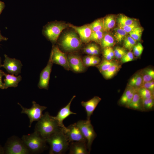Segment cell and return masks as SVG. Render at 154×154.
<instances>
[{
  "instance_id": "cell-18",
  "label": "cell",
  "mask_w": 154,
  "mask_h": 154,
  "mask_svg": "<svg viewBox=\"0 0 154 154\" xmlns=\"http://www.w3.org/2000/svg\"><path fill=\"white\" fill-rule=\"evenodd\" d=\"M4 80V87L7 89L9 87H16L18 86L19 83L22 80V77L19 75L17 76L11 74L5 73Z\"/></svg>"
},
{
  "instance_id": "cell-15",
  "label": "cell",
  "mask_w": 154,
  "mask_h": 154,
  "mask_svg": "<svg viewBox=\"0 0 154 154\" xmlns=\"http://www.w3.org/2000/svg\"><path fill=\"white\" fill-rule=\"evenodd\" d=\"M69 27L74 29L76 32L78 34L82 42L87 43L90 41L92 31L90 24L79 27L69 24Z\"/></svg>"
},
{
  "instance_id": "cell-16",
  "label": "cell",
  "mask_w": 154,
  "mask_h": 154,
  "mask_svg": "<svg viewBox=\"0 0 154 154\" xmlns=\"http://www.w3.org/2000/svg\"><path fill=\"white\" fill-rule=\"evenodd\" d=\"M101 100V98L99 97L95 96L88 101L81 102V105L85 108L86 113L87 120H90L91 115Z\"/></svg>"
},
{
  "instance_id": "cell-47",
  "label": "cell",
  "mask_w": 154,
  "mask_h": 154,
  "mask_svg": "<svg viewBox=\"0 0 154 154\" xmlns=\"http://www.w3.org/2000/svg\"><path fill=\"white\" fill-rule=\"evenodd\" d=\"M127 52L125 49L124 48L120 53L118 54L116 58L117 59H121L126 53Z\"/></svg>"
},
{
  "instance_id": "cell-21",
  "label": "cell",
  "mask_w": 154,
  "mask_h": 154,
  "mask_svg": "<svg viewBox=\"0 0 154 154\" xmlns=\"http://www.w3.org/2000/svg\"><path fill=\"white\" fill-rule=\"evenodd\" d=\"M143 84V79L141 72L134 75L130 79L128 85L136 89L141 87Z\"/></svg>"
},
{
  "instance_id": "cell-24",
  "label": "cell",
  "mask_w": 154,
  "mask_h": 154,
  "mask_svg": "<svg viewBox=\"0 0 154 154\" xmlns=\"http://www.w3.org/2000/svg\"><path fill=\"white\" fill-rule=\"evenodd\" d=\"M136 21L135 19L129 17L122 14L119 15L117 18L118 26L128 25L132 24Z\"/></svg>"
},
{
  "instance_id": "cell-25",
  "label": "cell",
  "mask_w": 154,
  "mask_h": 154,
  "mask_svg": "<svg viewBox=\"0 0 154 154\" xmlns=\"http://www.w3.org/2000/svg\"><path fill=\"white\" fill-rule=\"evenodd\" d=\"M142 77L143 84L153 80L154 71L151 68H146L141 72Z\"/></svg>"
},
{
  "instance_id": "cell-20",
  "label": "cell",
  "mask_w": 154,
  "mask_h": 154,
  "mask_svg": "<svg viewBox=\"0 0 154 154\" xmlns=\"http://www.w3.org/2000/svg\"><path fill=\"white\" fill-rule=\"evenodd\" d=\"M116 18L114 15H109L103 18L104 31L106 32L109 31L115 26Z\"/></svg>"
},
{
  "instance_id": "cell-9",
  "label": "cell",
  "mask_w": 154,
  "mask_h": 154,
  "mask_svg": "<svg viewBox=\"0 0 154 154\" xmlns=\"http://www.w3.org/2000/svg\"><path fill=\"white\" fill-rule=\"evenodd\" d=\"M5 59L2 67L4 68L10 74L17 76L21 72L23 64L20 60L11 58L4 54Z\"/></svg>"
},
{
  "instance_id": "cell-35",
  "label": "cell",
  "mask_w": 154,
  "mask_h": 154,
  "mask_svg": "<svg viewBox=\"0 0 154 154\" xmlns=\"http://www.w3.org/2000/svg\"><path fill=\"white\" fill-rule=\"evenodd\" d=\"M133 55L136 57L140 56L143 52V47L140 42L136 43L133 48Z\"/></svg>"
},
{
  "instance_id": "cell-8",
  "label": "cell",
  "mask_w": 154,
  "mask_h": 154,
  "mask_svg": "<svg viewBox=\"0 0 154 154\" xmlns=\"http://www.w3.org/2000/svg\"><path fill=\"white\" fill-rule=\"evenodd\" d=\"M32 103V105L31 108H27L23 107L19 103H18L22 109L21 113L27 114L29 119V127H31L33 122L38 121L40 119L43 115V111L47 108L46 106L39 105L35 101H33Z\"/></svg>"
},
{
  "instance_id": "cell-3",
  "label": "cell",
  "mask_w": 154,
  "mask_h": 154,
  "mask_svg": "<svg viewBox=\"0 0 154 154\" xmlns=\"http://www.w3.org/2000/svg\"><path fill=\"white\" fill-rule=\"evenodd\" d=\"M21 139L30 153H40L47 148L46 140L35 131L23 135Z\"/></svg>"
},
{
  "instance_id": "cell-37",
  "label": "cell",
  "mask_w": 154,
  "mask_h": 154,
  "mask_svg": "<svg viewBox=\"0 0 154 154\" xmlns=\"http://www.w3.org/2000/svg\"><path fill=\"white\" fill-rule=\"evenodd\" d=\"M134 59V55L131 51L127 52L124 56L121 59V62L125 63L132 61Z\"/></svg>"
},
{
  "instance_id": "cell-1",
  "label": "cell",
  "mask_w": 154,
  "mask_h": 154,
  "mask_svg": "<svg viewBox=\"0 0 154 154\" xmlns=\"http://www.w3.org/2000/svg\"><path fill=\"white\" fill-rule=\"evenodd\" d=\"M60 128L54 116L46 112L36 124L34 131L46 141L51 135Z\"/></svg>"
},
{
  "instance_id": "cell-46",
  "label": "cell",
  "mask_w": 154,
  "mask_h": 154,
  "mask_svg": "<svg viewBox=\"0 0 154 154\" xmlns=\"http://www.w3.org/2000/svg\"><path fill=\"white\" fill-rule=\"evenodd\" d=\"M114 58V50L112 47H108L104 48Z\"/></svg>"
},
{
  "instance_id": "cell-30",
  "label": "cell",
  "mask_w": 154,
  "mask_h": 154,
  "mask_svg": "<svg viewBox=\"0 0 154 154\" xmlns=\"http://www.w3.org/2000/svg\"><path fill=\"white\" fill-rule=\"evenodd\" d=\"M123 45L124 48L131 51L134 46L137 43V41L129 35H127L123 40Z\"/></svg>"
},
{
  "instance_id": "cell-44",
  "label": "cell",
  "mask_w": 154,
  "mask_h": 154,
  "mask_svg": "<svg viewBox=\"0 0 154 154\" xmlns=\"http://www.w3.org/2000/svg\"><path fill=\"white\" fill-rule=\"evenodd\" d=\"M5 73L1 70H0V89H4V84L2 82V78L4 76Z\"/></svg>"
},
{
  "instance_id": "cell-36",
  "label": "cell",
  "mask_w": 154,
  "mask_h": 154,
  "mask_svg": "<svg viewBox=\"0 0 154 154\" xmlns=\"http://www.w3.org/2000/svg\"><path fill=\"white\" fill-rule=\"evenodd\" d=\"M139 23L136 21L130 25L125 26H118L123 29L127 34L133 30L135 28L139 26Z\"/></svg>"
},
{
  "instance_id": "cell-17",
  "label": "cell",
  "mask_w": 154,
  "mask_h": 154,
  "mask_svg": "<svg viewBox=\"0 0 154 154\" xmlns=\"http://www.w3.org/2000/svg\"><path fill=\"white\" fill-rule=\"evenodd\" d=\"M69 144L70 154H88L87 143L83 142L73 141Z\"/></svg>"
},
{
  "instance_id": "cell-49",
  "label": "cell",
  "mask_w": 154,
  "mask_h": 154,
  "mask_svg": "<svg viewBox=\"0 0 154 154\" xmlns=\"http://www.w3.org/2000/svg\"><path fill=\"white\" fill-rule=\"evenodd\" d=\"M8 39L7 38L4 37L1 35L0 30V42L2 41H7Z\"/></svg>"
},
{
  "instance_id": "cell-29",
  "label": "cell",
  "mask_w": 154,
  "mask_h": 154,
  "mask_svg": "<svg viewBox=\"0 0 154 154\" xmlns=\"http://www.w3.org/2000/svg\"><path fill=\"white\" fill-rule=\"evenodd\" d=\"M135 89H136L128 85L119 100V105L125 106L126 100L129 96Z\"/></svg>"
},
{
  "instance_id": "cell-11",
  "label": "cell",
  "mask_w": 154,
  "mask_h": 154,
  "mask_svg": "<svg viewBox=\"0 0 154 154\" xmlns=\"http://www.w3.org/2000/svg\"><path fill=\"white\" fill-rule=\"evenodd\" d=\"M66 127L67 130L63 131L70 143L73 141L87 143L86 140L76 123L71 124Z\"/></svg>"
},
{
  "instance_id": "cell-22",
  "label": "cell",
  "mask_w": 154,
  "mask_h": 154,
  "mask_svg": "<svg viewBox=\"0 0 154 154\" xmlns=\"http://www.w3.org/2000/svg\"><path fill=\"white\" fill-rule=\"evenodd\" d=\"M121 67L118 63L113 65L106 70L101 72L104 77L108 79L112 78L119 71Z\"/></svg>"
},
{
  "instance_id": "cell-10",
  "label": "cell",
  "mask_w": 154,
  "mask_h": 154,
  "mask_svg": "<svg viewBox=\"0 0 154 154\" xmlns=\"http://www.w3.org/2000/svg\"><path fill=\"white\" fill-rule=\"evenodd\" d=\"M50 57L53 64L59 65L67 70L70 69L67 56L57 46H53Z\"/></svg>"
},
{
  "instance_id": "cell-41",
  "label": "cell",
  "mask_w": 154,
  "mask_h": 154,
  "mask_svg": "<svg viewBox=\"0 0 154 154\" xmlns=\"http://www.w3.org/2000/svg\"><path fill=\"white\" fill-rule=\"evenodd\" d=\"M84 52L86 54L92 55V44H90L85 47L84 49Z\"/></svg>"
},
{
  "instance_id": "cell-12",
  "label": "cell",
  "mask_w": 154,
  "mask_h": 154,
  "mask_svg": "<svg viewBox=\"0 0 154 154\" xmlns=\"http://www.w3.org/2000/svg\"><path fill=\"white\" fill-rule=\"evenodd\" d=\"M75 97L76 96H74L68 104L60 109L56 116H54V118L57 122L59 127L62 128L64 131H66L67 128L63 124V121L70 115L76 114V113L71 111L70 109L71 103Z\"/></svg>"
},
{
  "instance_id": "cell-42",
  "label": "cell",
  "mask_w": 154,
  "mask_h": 154,
  "mask_svg": "<svg viewBox=\"0 0 154 154\" xmlns=\"http://www.w3.org/2000/svg\"><path fill=\"white\" fill-rule=\"evenodd\" d=\"M100 58L99 57L96 56H94L91 66H94L98 64L100 62Z\"/></svg>"
},
{
  "instance_id": "cell-23",
  "label": "cell",
  "mask_w": 154,
  "mask_h": 154,
  "mask_svg": "<svg viewBox=\"0 0 154 154\" xmlns=\"http://www.w3.org/2000/svg\"><path fill=\"white\" fill-rule=\"evenodd\" d=\"M115 43V39L110 34L106 33L104 34L100 44L102 48H104L112 47Z\"/></svg>"
},
{
  "instance_id": "cell-40",
  "label": "cell",
  "mask_w": 154,
  "mask_h": 154,
  "mask_svg": "<svg viewBox=\"0 0 154 154\" xmlns=\"http://www.w3.org/2000/svg\"><path fill=\"white\" fill-rule=\"evenodd\" d=\"M92 56H96L99 54L100 49L99 47L96 44H92Z\"/></svg>"
},
{
  "instance_id": "cell-38",
  "label": "cell",
  "mask_w": 154,
  "mask_h": 154,
  "mask_svg": "<svg viewBox=\"0 0 154 154\" xmlns=\"http://www.w3.org/2000/svg\"><path fill=\"white\" fill-rule=\"evenodd\" d=\"M141 87L144 88L154 92V80H153L149 82H146L143 83Z\"/></svg>"
},
{
  "instance_id": "cell-51",
  "label": "cell",
  "mask_w": 154,
  "mask_h": 154,
  "mask_svg": "<svg viewBox=\"0 0 154 154\" xmlns=\"http://www.w3.org/2000/svg\"><path fill=\"white\" fill-rule=\"evenodd\" d=\"M2 60L1 57L0 56V68L2 67Z\"/></svg>"
},
{
  "instance_id": "cell-7",
  "label": "cell",
  "mask_w": 154,
  "mask_h": 154,
  "mask_svg": "<svg viewBox=\"0 0 154 154\" xmlns=\"http://www.w3.org/2000/svg\"><path fill=\"white\" fill-rule=\"evenodd\" d=\"M87 140V146L90 153L92 143L97 136L90 120H80L76 123Z\"/></svg>"
},
{
  "instance_id": "cell-14",
  "label": "cell",
  "mask_w": 154,
  "mask_h": 154,
  "mask_svg": "<svg viewBox=\"0 0 154 154\" xmlns=\"http://www.w3.org/2000/svg\"><path fill=\"white\" fill-rule=\"evenodd\" d=\"M70 69L77 73L84 72L86 67L81 57L78 55L71 54L67 56Z\"/></svg>"
},
{
  "instance_id": "cell-45",
  "label": "cell",
  "mask_w": 154,
  "mask_h": 154,
  "mask_svg": "<svg viewBox=\"0 0 154 154\" xmlns=\"http://www.w3.org/2000/svg\"><path fill=\"white\" fill-rule=\"evenodd\" d=\"M103 55L105 59L107 60H110L113 58L105 49L103 51Z\"/></svg>"
},
{
  "instance_id": "cell-34",
  "label": "cell",
  "mask_w": 154,
  "mask_h": 154,
  "mask_svg": "<svg viewBox=\"0 0 154 154\" xmlns=\"http://www.w3.org/2000/svg\"><path fill=\"white\" fill-rule=\"evenodd\" d=\"M104 34V32L103 30L92 32L90 41H94L100 44Z\"/></svg>"
},
{
  "instance_id": "cell-32",
  "label": "cell",
  "mask_w": 154,
  "mask_h": 154,
  "mask_svg": "<svg viewBox=\"0 0 154 154\" xmlns=\"http://www.w3.org/2000/svg\"><path fill=\"white\" fill-rule=\"evenodd\" d=\"M141 100L143 111H150L153 109L154 106V98Z\"/></svg>"
},
{
  "instance_id": "cell-39",
  "label": "cell",
  "mask_w": 154,
  "mask_h": 154,
  "mask_svg": "<svg viewBox=\"0 0 154 154\" xmlns=\"http://www.w3.org/2000/svg\"><path fill=\"white\" fill-rule=\"evenodd\" d=\"M93 57L94 56L90 55L84 57L82 61L86 67L91 66L92 61Z\"/></svg>"
},
{
  "instance_id": "cell-26",
  "label": "cell",
  "mask_w": 154,
  "mask_h": 154,
  "mask_svg": "<svg viewBox=\"0 0 154 154\" xmlns=\"http://www.w3.org/2000/svg\"><path fill=\"white\" fill-rule=\"evenodd\" d=\"M114 39L117 42H121L123 40L127 33L122 28L118 26L114 29Z\"/></svg>"
},
{
  "instance_id": "cell-27",
  "label": "cell",
  "mask_w": 154,
  "mask_h": 154,
  "mask_svg": "<svg viewBox=\"0 0 154 154\" xmlns=\"http://www.w3.org/2000/svg\"><path fill=\"white\" fill-rule=\"evenodd\" d=\"M117 63L116 61L113 60H108L105 59L97 66L98 68L101 73Z\"/></svg>"
},
{
  "instance_id": "cell-28",
  "label": "cell",
  "mask_w": 154,
  "mask_h": 154,
  "mask_svg": "<svg viewBox=\"0 0 154 154\" xmlns=\"http://www.w3.org/2000/svg\"><path fill=\"white\" fill-rule=\"evenodd\" d=\"M137 90L141 99L154 98L153 92L147 89L141 87Z\"/></svg>"
},
{
  "instance_id": "cell-19",
  "label": "cell",
  "mask_w": 154,
  "mask_h": 154,
  "mask_svg": "<svg viewBox=\"0 0 154 154\" xmlns=\"http://www.w3.org/2000/svg\"><path fill=\"white\" fill-rule=\"evenodd\" d=\"M126 108L134 110L143 111L142 100L137 91V90L134 94L131 102Z\"/></svg>"
},
{
  "instance_id": "cell-48",
  "label": "cell",
  "mask_w": 154,
  "mask_h": 154,
  "mask_svg": "<svg viewBox=\"0 0 154 154\" xmlns=\"http://www.w3.org/2000/svg\"><path fill=\"white\" fill-rule=\"evenodd\" d=\"M5 6L4 3L0 0V15L2 12Z\"/></svg>"
},
{
  "instance_id": "cell-13",
  "label": "cell",
  "mask_w": 154,
  "mask_h": 154,
  "mask_svg": "<svg viewBox=\"0 0 154 154\" xmlns=\"http://www.w3.org/2000/svg\"><path fill=\"white\" fill-rule=\"evenodd\" d=\"M53 64L50 57L47 65L40 73L39 81L38 84V87L39 88L46 90L48 89Z\"/></svg>"
},
{
  "instance_id": "cell-43",
  "label": "cell",
  "mask_w": 154,
  "mask_h": 154,
  "mask_svg": "<svg viewBox=\"0 0 154 154\" xmlns=\"http://www.w3.org/2000/svg\"><path fill=\"white\" fill-rule=\"evenodd\" d=\"M124 48L119 46H116L114 49V57L116 58L118 54L121 52Z\"/></svg>"
},
{
  "instance_id": "cell-4",
  "label": "cell",
  "mask_w": 154,
  "mask_h": 154,
  "mask_svg": "<svg viewBox=\"0 0 154 154\" xmlns=\"http://www.w3.org/2000/svg\"><path fill=\"white\" fill-rule=\"evenodd\" d=\"M6 154H28L30 153L21 139L15 136L8 139L5 147Z\"/></svg>"
},
{
  "instance_id": "cell-33",
  "label": "cell",
  "mask_w": 154,
  "mask_h": 154,
  "mask_svg": "<svg viewBox=\"0 0 154 154\" xmlns=\"http://www.w3.org/2000/svg\"><path fill=\"white\" fill-rule=\"evenodd\" d=\"M92 32L104 31L103 18L98 19L90 24Z\"/></svg>"
},
{
  "instance_id": "cell-6",
  "label": "cell",
  "mask_w": 154,
  "mask_h": 154,
  "mask_svg": "<svg viewBox=\"0 0 154 154\" xmlns=\"http://www.w3.org/2000/svg\"><path fill=\"white\" fill-rule=\"evenodd\" d=\"M69 24L60 22H53L46 25L43 30L44 35L51 42H55L64 29L69 27Z\"/></svg>"
},
{
  "instance_id": "cell-2",
  "label": "cell",
  "mask_w": 154,
  "mask_h": 154,
  "mask_svg": "<svg viewBox=\"0 0 154 154\" xmlns=\"http://www.w3.org/2000/svg\"><path fill=\"white\" fill-rule=\"evenodd\" d=\"M46 142L50 145V154L64 153L69 148L70 144L61 128L48 138Z\"/></svg>"
},
{
  "instance_id": "cell-31",
  "label": "cell",
  "mask_w": 154,
  "mask_h": 154,
  "mask_svg": "<svg viewBox=\"0 0 154 154\" xmlns=\"http://www.w3.org/2000/svg\"><path fill=\"white\" fill-rule=\"evenodd\" d=\"M143 28L140 26H139L129 32V35L137 42L139 41L141 38Z\"/></svg>"
},
{
  "instance_id": "cell-50",
  "label": "cell",
  "mask_w": 154,
  "mask_h": 154,
  "mask_svg": "<svg viewBox=\"0 0 154 154\" xmlns=\"http://www.w3.org/2000/svg\"><path fill=\"white\" fill-rule=\"evenodd\" d=\"M4 153V148H3L0 145V154Z\"/></svg>"
},
{
  "instance_id": "cell-5",
  "label": "cell",
  "mask_w": 154,
  "mask_h": 154,
  "mask_svg": "<svg viewBox=\"0 0 154 154\" xmlns=\"http://www.w3.org/2000/svg\"><path fill=\"white\" fill-rule=\"evenodd\" d=\"M76 32L69 31L64 33L60 41V45L65 50L71 51L79 49L82 42Z\"/></svg>"
}]
</instances>
